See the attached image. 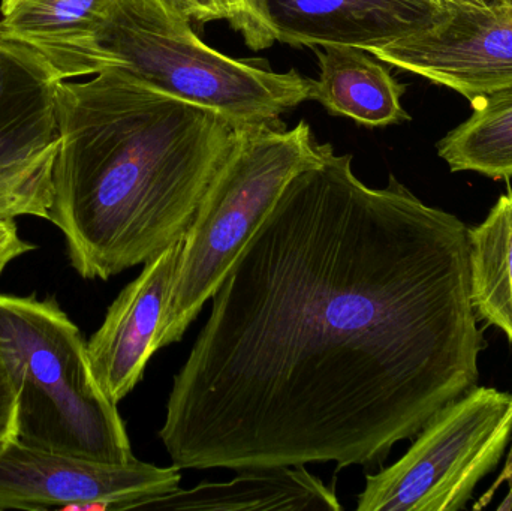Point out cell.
<instances>
[{"instance_id":"cell-1","label":"cell","mask_w":512,"mask_h":511,"mask_svg":"<svg viewBox=\"0 0 512 511\" xmlns=\"http://www.w3.org/2000/svg\"><path fill=\"white\" fill-rule=\"evenodd\" d=\"M469 227L327 144L212 297L159 431L180 470L381 465L478 386Z\"/></svg>"},{"instance_id":"cell-2","label":"cell","mask_w":512,"mask_h":511,"mask_svg":"<svg viewBox=\"0 0 512 511\" xmlns=\"http://www.w3.org/2000/svg\"><path fill=\"white\" fill-rule=\"evenodd\" d=\"M53 222L84 279L108 281L185 237L240 128L111 66L60 81Z\"/></svg>"},{"instance_id":"cell-3","label":"cell","mask_w":512,"mask_h":511,"mask_svg":"<svg viewBox=\"0 0 512 511\" xmlns=\"http://www.w3.org/2000/svg\"><path fill=\"white\" fill-rule=\"evenodd\" d=\"M111 66L237 128L276 125L312 93V80L297 71L259 68L204 44L168 0H116L89 38L51 68L69 81Z\"/></svg>"},{"instance_id":"cell-4","label":"cell","mask_w":512,"mask_h":511,"mask_svg":"<svg viewBox=\"0 0 512 511\" xmlns=\"http://www.w3.org/2000/svg\"><path fill=\"white\" fill-rule=\"evenodd\" d=\"M0 350L17 392L18 443L104 464L137 459L87 342L56 300L0 294Z\"/></svg>"},{"instance_id":"cell-5","label":"cell","mask_w":512,"mask_h":511,"mask_svg":"<svg viewBox=\"0 0 512 511\" xmlns=\"http://www.w3.org/2000/svg\"><path fill=\"white\" fill-rule=\"evenodd\" d=\"M327 144L309 123L240 128L227 161L204 195L185 234L155 350L182 341L207 300L261 227L292 177L318 164Z\"/></svg>"},{"instance_id":"cell-6","label":"cell","mask_w":512,"mask_h":511,"mask_svg":"<svg viewBox=\"0 0 512 511\" xmlns=\"http://www.w3.org/2000/svg\"><path fill=\"white\" fill-rule=\"evenodd\" d=\"M512 432V395L474 387L442 408L402 459L366 477L358 511L466 509L498 467Z\"/></svg>"},{"instance_id":"cell-7","label":"cell","mask_w":512,"mask_h":511,"mask_svg":"<svg viewBox=\"0 0 512 511\" xmlns=\"http://www.w3.org/2000/svg\"><path fill=\"white\" fill-rule=\"evenodd\" d=\"M60 81L41 54L0 36V221L48 219Z\"/></svg>"},{"instance_id":"cell-8","label":"cell","mask_w":512,"mask_h":511,"mask_svg":"<svg viewBox=\"0 0 512 511\" xmlns=\"http://www.w3.org/2000/svg\"><path fill=\"white\" fill-rule=\"evenodd\" d=\"M182 470L134 459L104 464L0 443V510H134L180 488Z\"/></svg>"},{"instance_id":"cell-9","label":"cell","mask_w":512,"mask_h":511,"mask_svg":"<svg viewBox=\"0 0 512 511\" xmlns=\"http://www.w3.org/2000/svg\"><path fill=\"white\" fill-rule=\"evenodd\" d=\"M367 53L469 102L512 86V8L448 5L420 32Z\"/></svg>"},{"instance_id":"cell-10","label":"cell","mask_w":512,"mask_h":511,"mask_svg":"<svg viewBox=\"0 0 512 511\" xmlns=\"http://www.w3.org/2000/svg\"><path fill=\"white\" fill-rule=\"evenodd\" d=\"M185 237L144 264L143 272L119 294L104 323L87 342L93 374L105 395L119 404L143 380L156 353Z\"/></svg>"},{"instance_id":"cell-11","label":"cell","mask_w":512,"mask_h":511,"mask_svg":"<svg viewBox=\"0 0 512 511\" xmlns=\"http://www.w3.org/2000/svg\"><path fill=\"white\" fill-rule=\"evenodd\" d=\"M276 41L294 47L349 45L370 50L435 23V0H262Z\"/></svg>"},{"instance_id":"cell-12","label":"cell","mask_w":512,"mask_h":511,"mask_svg":"<svg viewBox=\"0 0 512 511\" xmlns=\"http://www.w3.org/2000/svg\"><path fill=\"white\" fill-rule=\"evenodd\" d=\"M137 509L176 511L343 510L333 486L294 467L245 468L230 482H203L150 498Z\"/></svg>"},{"instance_id":"cell-13","label":"cell","mask_w":512,"mask_h":511,"mask_svg":"<svg viewBox=\"0 0 512 511\" xmlns=\"http://www.w3.org/2000/svg\"><path fill=\"white\" fill-rule=\"evenodd\" d=\"M318 80H312L310 99L321 102L334 116L378 128L409 120L402 105L405 86L373 54L349 45H319Z\"/></svg>"},{"instance_id":"cell-14","label":"cell","mask_w":512,"mask_h":511,"mask_svg":"<svg viewBox=\"0 0 512 511\" xmlns=\"http://www.w3.org/2000/svg\"><path fill=\"white\" fill-rule=\"evenodd\" d=\"M116 0H0V36L48 65L80 47Z\"/></svg>"},{"instance_id":"cell-15","label":"cell","mask_w":512,"mask_h":511,"mask_svg":"<svg viewBox=\"0 0 512 511\" xmlns=\"http://www.w3.org/2000/svg\"><path fill=\"white\" fill-rule=\"evenodd\" d=\"M469 288L475 314L512 345V189L478 227L469 228Z\"/></svg>"},{"instance_id":"cell-16","label":"cell","mask_w":512,"mask_h":511,"mask_svg":"<svg viewBox=\"0 0 512 511\" xmlns=\"http://www.w3.org/2000/svg\"><path fill=\"white\" fill-rule=\"evenodd\" d=\"M474 113L438 143L454 173L474 171L493 180L512 177V86L472 102Z\"/></svg>"},{"instance_id":"cell-17","label":"cell","mask_w":512,"mask_h":511,"mask_svg":"<svg viewBox=\"0 0 512 511\" xmlns=\"http://www.w3.org/2000/svg\"><path fill=\"white\" fill-rule=\"evenodd\" d=\"M230 24L239 30L251 50L261 51L276 42L270 23L265 17L262 0H227Z\"/></svg>"},{"instance_id":"cell-18","label":"cell","mask_w":512,"mask_h":511,"mask_svg":"<svg viewBox=\"0 0 512 511\" xmlns=\"http://www.w3.org/2000/svg\"><path fill=\"white\" fill-rule=\"evenodd\" d=\"M15 416L17 392L5 356L0 350V443L15 440Z\"/></svg>"},{"instance_id":"cell-19","label":"cell","mask_w":512,"mask_h":511,"mask_svg":"<svg viewBox=\"0 0 512 511\" xmlns=\"http://www.w3.org/2000/svg\"><path fill=\"white\" fill-rule=\"evenodd\" d=\"M168 2L176 6L189 20H195L198 23L216 20L230 21L231 18L227 0H168Z\"/></svg>"},{"instance_id":"cell-20","label":"cell","mask_w":512,"mask_h":511,"mask_svg":"<svg viewBox=\"0 0 512 511\" xmlns=\"http://www.w3.org/2000/svg\"><path fill=\"white\" fill-rule=\"evenodd\" d=\"M35 245L18 236L17 227L12 221H0V275L15 258L33 251Z\"/></svg>"},{"instance_id":"cell-21","label":"cell","mask_w":512,"mask_h":511,"mask_svg":"<svg viewBox=\"0 0 512 511\" xmlns=\"http://www.w3.org/2000/svg\"><path fill=\"white\" fill-rule=\"evenodd\" d=\"M445 5L474 6V8H508L512 0H441Z\"/></svg>"},{"instance_id":"cell-22","label":"cell","mask_w":512,"mask_h":511,"mask_svg":"<svg viewBox=\"0 0 512 511\" xmlns=\"http://www.w3.org/2000/svg\"><path fill=\"white\" fill-rule=\"evenodd\" d=\"M502 482L508 483V488H510V492H508L507 500H505L504 504L498 507L499 510H511L512 509V449L510 455H508L507 465H505L504 471H502L501 477H499L498 482L493 486V492L498 489V486L501 485ZM489 494V495H492Z\"/></svg>"},{"instance_id":"cell-23","label":"cell","mask_w":512,"mask_h":511,"mask_svg":"<svg viewBox=\"0 0 512 511\" xmlns=\"http://www.w3.org/2000/svg\"><path fill=\"white\" fill-rule=\"evenodd\" d=\"M435 2L442 3V2H439V0H435ZM442 5H444V3H442Z\"/></svg>"},{"instance_id":"cell-24","label":"cell","mask_w":512,"mask_h":511,"mask_svg":"<svg viewBox=\"0 0 512 511\" xmlns=\"http://www.w3.org/2000/svg\"><path fill=\"white\" fill-rule=\"evenodd\" d=\"M511 8H512V6H511Z\"/></svg>"}]
</instances>
